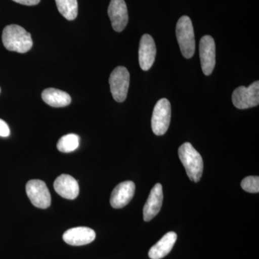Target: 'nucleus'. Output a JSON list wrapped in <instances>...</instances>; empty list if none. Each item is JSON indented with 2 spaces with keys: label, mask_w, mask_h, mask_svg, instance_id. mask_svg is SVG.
Listing matches in <instances>:
<instances>
[{
  "label": "nucleus",
  "mask_w": 259,
  "mask_h": 259,
  "mask_svg": "<svg viewBox=\"0 0 259 259\" xmlns=\"http://www.w3.org/2000/svg\"><path fill=\"white\" fill-rule=\"evenodd\" d=\"M3 42L8 51L24 54L32 47L31 35L23 27L10 25L5 27L3 32Z\"/></svg>",
  "instance_id": "obj_1"
},
{
  "label": "nucleus",
  "mask_w": 259,
  "mask_h": 259,
  "mask_svg": "<svg viewBox=\"0 0 259 259\" xmlns=\"http://www.w3.org/2000/svg\"><path fill=\"white\" fill-rule=\"evenodd\" d=\"M179 157L185 166L187 176L194 182H198L203 173V160L190 143H185L179 148Z\"/></svg>",
  "instance_id": "obj_2"
},
{
  "label": "nucleus",
  "mask_w": 259,
  "mask_h": 259,
  "mask_svg": "<svg viewBox=\"0 0 259 259\" xmlns=\"http://www.w3.org/2000/svg\"><path fill=\"white\" fill-rule=\"evenodd\" d=\"M176 35L182 55L186 59H191L195 51V40L193 25L188 16L181 17L177 22Z\"/></svg>",
  "instance_id": "obj_3"
},
{
  "label": "nucleus",
  "mask_w": 259,
  "mask_h": 259,
  "mask_svg": "<svg viewBox=\"0 0 259 259\" xmlns=\"http://www.w3.org/2000/svg\"><path fill=\"white\" fill-rule=\"evenodd\" d=\"M232 101L234 106L240 110L258 106L259 81H254L248 88L241 86L236 88L232 95Z\"/></svg>",
  "instance_id": "obj_4"
},
{
  "label": "nucleus",
  "mask_w": 259,
  "mask_h": 259,
  "mask_svg": "<svg viewBox=\"0 0 259 259\" xmlns=\"http://www.w3.org/2000/svg\"><path fill=\"white\" fill-rule=\"evenodd\" d=\"M171 104L166 98L156 104L151 118V127L156 136H163L168 131L171 121Z\"/></svg>",
  "instance_id": "obj_5"
},
{
  "label": "nucleus",
  "mask_w": 259,
  "mask_h": 259,
  "mask_svg": "<svg viewBox=\"0 0 259 259\" xmlns=\"http://www.w3.org/2000/svg\"><path fill=\"white\" fill-rule=\"evenodd\" d=\"M110 91L114 100L117 102L125 101L130 84L129 71L124 66H117L110 74Z\"/></svg>",
  "instance_id": "obj_6"
},
{
  "label": "nucleus",
  "mask_w": 259,
  "mask_h": 259,
  "mask_svg": "<svg viewBox=\"0 0 259 259\" xmlns=\"http://www.w3.org/2000/svg\"><path fill=\"white\" fill-rule=\"evenodd\" d=\"M26 193L30 202L37 208L47 209L50 207L51 194L44 181H29L26 185Z\"/></svg>",
  "instance_id": "obj_7"
},
{
  "label": "nucleus",
  "mask_w": 259,
  "mask_h": 259,
  "mask_svg": "<svg viewBox=\"0 0 259 259\" xmlns=\"http://www.w3.org/2000/svg\"><path fill=\"white\" fill-rule=\"evenodd\" d=\"M199 56L204 74L209 76L215 66V44L210 35H204L201 38L199 42Z\"/></svg>",
  "instance_id": "obj_8"
},
{
  "label": "nucleus",
  "mask_w": 259,
  "mask_h": 259,
  "mask_svg": "<svg viewBox=\"0 0 259 259\" xmlns=\"http://www.w3.org/2000/svg\"><path fill=\"white\" fill-rule=\"evenodd\" d=\"M136 191V185L132 181H125L117 185L112 191L110 204L113 208L125 207L132 200Z\"/></svg>",
  "instance_id": "obj_9"
},
{
  "label": "nucleus",
  "mask_w": 259,
  "mask_h": 259,
  "mask_svg": "<svg viewBox=\"0 0 259 259\" xmlns=\"http://www.w3.org/2000/svg\"><path fill=\"white\" fill-rule=\"evenodd\" d=\"M108 15L112 28L116 32H122L128 23L127 5L124 0H111L108 8Z\"/></svg>",
  "instance_id": "obj_10"
},
{
  "label": "nucleus",
  "mask_w": 259,
  "mask_h": 259,
  "mask_svg": "<svg viewBox=\"0 0 259 259\" xmlns=\"http://www.w3.org/2000/svg\"><path fill=\"white\" fill-rule=\"evenodd\" d=\"M139 55V64L141 69L148 71L151 69L156 58V48L153 37L148 34H144L141 37Z\"/></svg>",
  "instance_id": "obj_11"
},
{
  "label": "nucleus",
  "mask_w": 259,
  "mask_h": 259,
  "mask_svg": "<svg viewBox=\"0 0 259 259\" xmlns=\"http://www.w3.org/2000/svg\"><path fill=\"white\" fill-rule=\"evenodd\" d=\"M96 233L88 227H76L68 230L63 235V239L67 244L80 246L95 241Z\"/></svg>",
  "instance_id": "obj_12"
},
{
  "label": "nucleus",
  "mask_w": 259,
  "mask_h": 259,
  "mask_svg": "<svg viewBox=\"0 0 259 259\" xmlns=\"http://www.w3.org/2000/svg\"><path fill=\"white\" fill-rule=\"evenodd\" d=\"M163 199V187L161 184H156L151 190L143 210L144 220L146 222L151 221L157 215L161 210Z\"/></svg>",
  "instance_id": "obj_13"
},
{
  "label": "nucleus",
  "mask_w": 259,
  "mask_h": 259,
  "mask_svg": "<svg viewBox=\"0 0 259 259\" xmlns=\"http://www.w3.org/2000/svg\"><path fill=\"white\" fill-rule=\"evenodd\" d=\"M54 189L61 197L67 199H74L79 193L77 181L69 175H61L54 184Z\"/></svg>",
  "instance_id": "obj_14"
},
{
  "label": "nucleus",
  "mask_w": 259,
  "mask_h": 259,
  "mask_svg": "<svg viewBox=\"0 0 259 259\" xmlns=\"http://www.w3.org/2000/svg\"><path fill=\"white\" fill-rule=\"evenodd\" d=\"M177 235L175 232H168L162 237L161 239L151 247L148 256L151 259H161L171 252L176 243Z\"/></svg>",
  "instance_id": "obj_15"
},
{
  "label": "nucleus",
  "mask_w": 259,
  "mask_h": 259,
  "mask_svg": "<svg viewBox=\"0 0 259 259\" xmlns=\"http://www.w3.org/2000/svg\"><path fill=\"white\" fill-rule=\"evenodd\" d=\"M42 99L47 105L54 107L68 106L71 102V96L66 92L54 88H48L42 93Z\"/></svg>",
  "instance_id": "obj_16"
},
{
  "label": "nucleus",
  "mask_w": 259,
  "mask_h": 259,
  "mask_svg": "<svg viewBox=\"0 0 259 259\" xmlns=\"http://www.w3.org/2000/svg\"><path fill=\"white\" fill-rule=\"evenodd\" d=\"M58 10L66 20H74L78 15L77 0H56Z\"/></svg>",
  "instance_id": "obj_17"
},
{
  "label": "nucleus",
  "mask_w": 259,
  "mask_h": 259,
  "mask_svg": "<svg viewBox=\"0 0 259 259\" xmlns=\"http://www.w3.org/2000/svg\"><path fill=\"white\" fill-rule=\"evenodd\" d=\"M79 136L74 134H67L59 139L57 144V148L61 152L70 153L79 147Z\"/></svg>",
  "instance_id": "obj_18"
},
{
  "label": "nucleus",
  "mask_w": 259,
  "mask_h": 259,
  "mask_svg": "<svg viewBox=\"0 0 259 259\" xmlns=\"http://www.w3.org/2000/svg\"><path fill=\"white\" fill-rule=\"evenodd\" d=\"M241 186L242 189L249 193H258L259 177L258 176H250L245 177L242 180Z\"/></svg>",
  "instance_id": "obj_19"
},
{
  "label": "nucleus",
  "mask_w": 259,
  "mask_h": 259,
  "mask_svg": "<svg viewBox=\"0 0 259 259\" xmlns=\"http://www.w3.org/2000/svg\"><path fill=\"white\" fill-rule=\"evenodd\" d=\"M10 134L9 126L6 122L0 119V136L1 137H8Z\"/></svg>",
  "instance_id": "obj_20"
},
{
  "label": "nucleus",
  "mask_w": 259,
  "mask_h": 259,
  "mask_svg": "<svg viewBox=\"0 0 259 259\" xmlns=\"http://www.w3.org/2000/svg\"><path fill=\"white\" fill-rule=\"evenodd\" d=\"M13 1L19 4L27 5V6H33L38 4L40 0H13Z\"/></svg>",
  "instance_id": "obj_21"
},
{
  "label": "nucleus",
  "mask_w": 259,
  "mask_h": 259,
  "mask_svg": "<svg viewBox=\"0 0 259 259\" xmlns=\"http://www.w3.org/2000/svg\"><path fill=\"white\" fill-rule=\"evenodd\" d=\"M0 92H1V89H0Z\"/></svg>",
  "instance_id": "obj_22"
}]
</instances>
